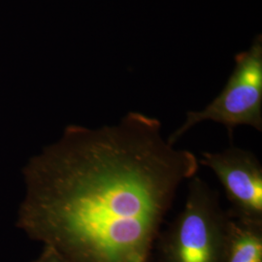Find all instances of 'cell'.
Returning <instances> with one entry per match:
<instances>
[{
    "mask_svg": "<svg viewBox=\"0 0 262 262\" xmlns=\"http://www.w3.org/2000/svg\"><path fill=\"white\" fill-rule=\"evenodd\" d=\"M198 170L142 113L70 127L31 167L26 227L67 262H152L178 188Z\"/></svg>",
    "mask_w": 262,
    "mask_h": 262,
    "instance_id": "6da1fadb",
    "label": "cell"
},
{
    "mask_svg": "<svg viewBox=\"0 0 262 262\" xmlns=\"http://www.w3.org/2000/svg\"><path fill=\"white\" fill-rule=\"evenodd\" d=\"M231 217L203 179L188 180L186 204L156 247L160 262H225Z\"/></svg>",
    "mask_w": 262,
    "mask_h": 262,
    "instance_id": "7a4b0ae2",
    "label": "cell"
},
{
    "mask_svg": "<svg viewBox=\"0 0 262 262\" xmlns=\"http://www.w3.org/2000/svg\"><path fill=\"white\" fill-rule=\"evenodd\" d=\"M235 67L225 88L203 110L187 113L185 122L167 137L175 145L179 138L200 122L212 121L225 126L232 137L236 127L252 126L262 131V35L251 47L234 56Z\"/></svg>",
    "mask_w": 262,
    "mask_h": 262,
    "instance_id": "3957f363",
    "label": "cell"
},
{
    "mask_svg": "<svg viewBox=\"0 0 262 262\" xmlns=\"http://www.w3.org/2000/svg\"><path fill=\"white\" fill-rule=\"evenodd\" d=\"M199 164L211 169L223 185L232 220L262 224V165L253 151L238 147L205 151Z\"/></svg>",
    "mask_w": 262,
    "mask_h": 262,
    "instance_id": "277c9868",
    "label": "cell"
},
{
    "mask_svg": "<svg viewBox=\"0 0 262 262\" xmlns=\"http://www.w3.org/2000/svg\"><path fill=\"white\" fill-rule=\"evenodd\" d=\"M225 262H262V224L231 219Z\"/></svg>",
    "mask_w": 262,
    "mask_h": 262,
    "instance_id": "5b68a950",
    "label": "cell"
},
{
    "mask_svg": "<svg viewBox=\"0 0 262 262\" xmlns=\"http://www.w3.org/2000/svg\"><path fill=\"white\" fill-rule=\"evenodd\" d=\"M35 262H67L63 257H61L55 250L50 247H46L41 256Z\"/></svg>",
    "mask_w": 262,
    "mask_h": 262,
    "instance_id": "8992f818",
    "label": "cell"
}]
</instances>
